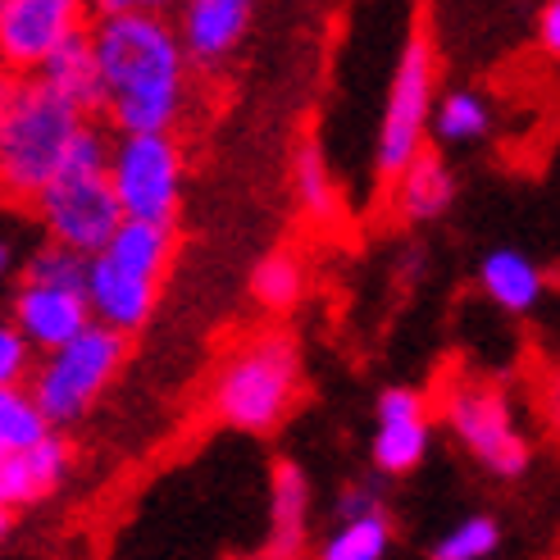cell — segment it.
<instances>
[{"mask_svg": "<svg viewBox=\"0 0 560 560\" xmlns=\"http://www.w3.org/2000/svg\"><path fill=\"white\" fill-rule=\"evenodd\" d=\"M433 88H438V55L424 27H415L401 46L392 92L383 105V128H378V151H374V170L383 183L397 178L406 170V160L424 147L429 115H433Z\"/></svg>", "mask_w": 560, "mask_h": 560, "instance_id": "8", "label": "cell"}, {"mask_svg": "<svg viewBox=\"0 0 560 560\" xmlns=\"http://www.w3.org/2000/svg\"><path fill=\"white\" fill-rule=\"evenodd\" d=\"M27 214L37 219L46 242H60L78 256H92L124 219L115 191H109L105 164H60V174L33 196Z\"/></svg>", "mask_w": 560, "mask_h": 560, "instance_id": "7", "label": "cell"}, {"mask_svg": "<svg viewBox=\"0 0 560 560\" xmlns=\"http://www.w3.org/2000/svg\"><path fill=\"white\" fill-rule=\"evenodd\" d=\"M92 14H170L178 0H88Z\"/></svg>", "mask_w": 560, "mask_h": 560, "instance_id": "27", "label": "cell"}, {"mask_svg": "<svg viewBox=\"0 0 560 560\" xmlns=\"http://www.w3.org/2000/svg\"><path fill=\"white\" fill-rule=\"evenodd\" d=\"M88 0H0V73H33L46 55L88 27Z\"/></svg>", "mask_w": 560, "mask_h": 560, "instance_id": "10", "label": "cell"}, {"mask_svg": "<svg viewBox=\"0 0 560 560\" xmlns=\"http://www.w3.org/2000/svg\"><path fill=\"white\" fill-rule=\"evenodd\" d=\"M260 0H178V19L174 33L187 50L191 69H223L237 55V46L250 33V19H256Z\"/></svg>", "mask_w": 560, "mask_h": 560, "instance_id": "12", "label": "cell"}, {"mask_svg": "<svg viewBox=\"0 0 560 560\" xmlns=\"http://www.w3.org/2000/svg\"><path fill=\"white\" fill-rule=\"evenodd\" d=\"M392 551V520L387 511H365V515H342V524L324 538L319 556L324 560H383Z\"/></svg>", "mask_w": 560, "mask_h": 560, "instance_id": "20", "label": "cell"}, {"mask_svg": "<svg viewBox=\"0 0 560 560\" xmlns=\"http://www.w3.org/2000/svg\"><path fill=\"white\" fill-rule=\"evenodd\" d=\"M429 128L442 137V142H452V147L479 142V137L492 128V105L479 92H452V96H442V105L433 101Z\"/></svg>", "mask_w": 560, "mask_h": 560, "instance_id": "23", "label": "cell"}, {"mask_svg": "<svg viewBox=\"0 0 560 560\" xmlns=\"http://www.w3.org/2000/svg\"><path fill=\"white\" fill-rule=\"evenodd\" d=\"M365 511H387L383 497H378V488H370V483L347 488L342 501H338V515H365Z\"/></svg>", "mask_w": 560, "mask_h": 560, "instance_id": "28", "label": "cell"}, {"mask_svg": "<svg viewBox=\"0 0 560 560\" xmlns=\"http://www.w3.org/2000/svg\"><path fill=\"white\" fill-rule=\"evenodd\" d=\"M538 46L551 55H560V0H547L542 14H538Z\"/></svg>", "mask_w": 560, "mask_h": 560, "instance_id": "29", "label": "cell"}, {"mask_svg": "<svg viewBox=\"0 0 560 560\" xmlns=\"http://www.w3.org/2000/svg\"><path fill=\"white\" fill-rule=\"evenodd\" d=\"M23 256H27L23 229H0V283H10V278L23 269Z\"/></svg>", "mask_w": 560, "mask_h": 560, "instance_id": "26", "label": "cell"}, {"mask_svg": "<svg viewBox=\"0 0 560 560\" xmlns=\"http://www.w3.org/2000/svg\"><path fill=\"white\" fill-rule=\"evenodd\" d=\"M73 469V452L60 438V429H50L42 442L19 446V452H0V511H33L46 497L65 488Z\"/></svg>", "mask_w": 560, "mask_h": 560, "instance_id": "13", "label": "cell"}, {"mask_svg": "<svg viewBox=\"0 0 560 560\" xmlns=\"http://www.w3.org/2000/svg\"><path fill=\"white\" fill-rule=\"evenodd\" d=\"M33 360H37V351L23 342L14 319L0 311V383H23L27 370H33Z\"/></svg>", "mask_w": 560, "mask_h": 560, "instance_id": "25", "label": "cell"}, {"mask_svg": "<svg viewBox=\"0 0 560 560\" xmlns=\"http://www.w3.org/2000/svg\"><path fill=\"white\" fill-rule=\"evenodd\" d=\"M50 433V419L33 401L27 383H0V452H19Z\"/></svg>", "mask_w": 560, "mask_h": 560, "instance_id": "22", "label": "cell"}, {"mask_svg": "<svg viewBox=\"0 0 560 560\" xmlns=\"http://www.w3.org/2000/svg\"><path fill=\"white\" fill-rule=\"evenodd\" d=\"M311 534V479L292 460L273 465V524H269V556L305 551Z\"/></svg>", "mask_w": 560, "mask_h": 560, "instance_id": "18", "label": "cell"}, {"mask_svg": "<svg viewBox=\"0 0 560 560\" xmlns=\"http://www.w3.org/2000/svg\"><path fill=\"white\" fill-rule=\"evenodd\" d=\"M10 528H14V515H10V511H0V547H5V538H10Z\"/></svg>", "mask_w": 560, "mask_h": 560, "instance_id": "30", "label": "cell"}, {"mask_svg": "<svg viewBox=\"0 0 560 560\" xmlns=\"http://www.w3.org/2000/svg\"><path fill=\"white\" fill-rule=\"evenodd\" d=\"M105 178H109V191H115L124 219L174 223L183 210V178H187V160H183L174 128L109 137Z\"/></svg>", "mask_w": 560, "mask_h": 560, "instance_id": "6", "label": "cell"}, {"mask_svg": "<svg viewBox=\"0 0 560 560\" xmlns=\"http://www.w3.org/2000/svg\"><path fill=\"white\" fill-rule=\"evenodd\" d=\"M446 424H452L456 442L479 460L483 469H492L497 479H520L534 460V446L520 433L506 392H497L492 383H456L446 387L442 397Z\"/></svg>", "mask_w": 560, "mask_h": 560, "instance_id": "9", "label": "cell"}, {"mask_svg": "<svg viewBox=\"0 0 560 560\" xmlns=\"http://www.w3.org/2000/svg\"><path fill=\"white\" fill-rule=\"evenodd\" d=\"M387 187H392V210L401 214V223H433L456 201L452 164H446L438 151H424V147L406 160V170Z\"/></svg>", "mask_w": 560, "mask_h": 560, "instance_id": "15", "label": "cell"}, {"mask_svg": "<svg viewBox=\"0 0 560 560\" xmlns=\"http://www.w3.org/2000/svg\"><path fill=\"white\" fill-rule=\"evenodd\" d=\"M250 296L273 315L296 311L305 296V260L296 250H269V256L250 269Z\"/></svg>", "mask_w": 560, "mask_h": 560, "instance_id": "21", "label": "cell"}, {"mask_svg": "<svg viewBox=\"0 0 560 560\" xmlns=\"http://www.w3.org/2000/svg\"><path fill=\"white\" fill-rule=\"evenodd\" d=\"M101 109L115 132L178 128L191 96V60L170 14H96L88 27Z\"/></svg>", "mask_w": 560, "mask_h": 560, "instance_id": "1", "label": "cell"}, {"mask_svg": "<svg viewBox=\"0 0 560 560\" xmlns=\"http://www.w3.org/2000/svg\"><path fill=\"white\" fill-rule=\"evenodd\" d=\"M124 365H128V338L92 319L69 342L42 351V360H33L23 383L42 406V415L50 419V429H69L92 415V406L109 392Z\"/></svg>", "mask_w": 560, "mask_h": 560, "instance_id": "5", "label": "cell"}, {"mask_svg": "<svg viewBox=\"0 0 560 560\" xmlns=\"http://www.w3.org/2000/svg\"><path fill=\"white\" fill-rule=\"evenodd\" d=\"M429 401L415 387H387L378 397V429H374V469L378 474H410L429 452Z\"/></svg>", "mask_w": 560, "mask_h": 560, "instance_id": "14", "label": "cell"}, {"mask_svg": "<svg viewBox=\"0 0 560 560\" xmlns=\"http://www.w3.org/2000/svg\"><path fill=\"white\" fill-rule=\"evenodd\" d=\"M82 109L50 92L37 73H5L0 88V206L27 210L33 196L60 174Z\"/></svg>", "mask_w": 560, "mask_h": 560, "instance_id": "2", "label": "cell"}, {"mask_svg": "<svg viewBox=\"0 0 560 560\" xmlns=\"http://www.w3.org/2000/svg\"><path fill=\"white\" fill-rule=\"evenodd\" d=\"M174 250V223L119 219V229L92 250L88 269H82V292H88L92 319L124 332V338L142 332L160 305Z\"/></svg>", "mask_w": 560, "mask_h": 560, "instance_id": "3", "label": "cell"}, {"mask_svg": "<svg viewBox=\"0 0 560 560\" xmlns=\"http://www.w3.org/2000/svg\"><path fill=\"white\" fill-rule=\"evenodd\" d=\"M301 397V347L283 328L246 338L210 383V415L237 433H273Z\"/></svg>", "mask_w": 560, "mask_h": 560, "instance_id": "4", "label": "cell"}, {"mask_svg": "<svg viewBox=\"0 0 560 560\" xmlns=\"http://www.w3.org/2000/svg\"><path fill=\"white\" fill-rule=\"evenodd\" d=\"M479 288L483 296L497 305V311H506V315H534L542 296H547V273L524 256V250H511V246H501L492 250V256L479 265Z\"/></svg>", "mask_w": 560, "mask_h": 560, "instance_id": "16", "label": "cell"}, {"mask_svg": "<svg viewBox=\"0 0 560 560\" xmlns=\"http://www.w3.org/2000/svg\"><path fill=\"white\" fill-rule=\"evenodd\" d=\"M14 328L23 332V342L33 347L37 355L69 342L78 328L92 324V305L88 292L73 288V283H46V278H19V288L10 296V311Z\"/></svg>", "mask_w": 560, "mask_h": 560, "instance_id": "11", "label": "cell"}, {"mask_svg": "<svg viewBox=\"0 0 560 560\" xmlns=\"http://www.w3.org/2000/svg\"><path fill=\"white\" fill-rule=\"evenodd\" d=\"M497 547H501L497 520L492 515H469L446 538H438L433 560H488V556H497Z\"/></svg>", "mask_w": 560, "mask_h": 560, "instance_id": "24", "label": "cell"}, {"mask_svg": "<svg viewBox=\"0 0 560 560\" xmlns=\"http://www.w3.org/2000/svg\"><path fill=\"white\" fill-rule=\"evenodd\" d=\"M292 191H296V206L305 219L319 223V229H338L342 191H338V178H332L319 142H301V151L292 155Z\"/></svg>", "mask_w": 560, "mask_h": 560, "instance_id": "19", "label": "cell"}, {"mask_svg": "<svg viewBox=\"0 0 560 560\" xmlns=\"http://www.w3.org/2000/svg\"><path fill=\"white\" fill-rule=\"evenodd\" d=\"M33 73L46 82L50 92H60L69 105H78L82 115H96L101 109V78H96V55H92L88 27L55 46Z\"/></svg>", "mask_w": 560, "mask_h": 560, "instance_id": "17", "label": "cell"}, {"mask_svg": "<svg viewBox=\"0 0 560 560\" xmlns=\"http://www.w3.org/2000/svg\"><path fill=\"white\" fill-rule=\"evenodd\" d=\"M0 88H5V73H0Z\"/></svg>", "mask_w": 560, "mask_h": 560, "instance_id": "31", "label": "cell"}]
</instances>
